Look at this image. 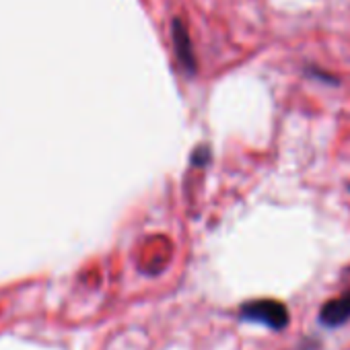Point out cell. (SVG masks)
<instances>
[{"label": "cell", "instance_id": "6da1fadb", "mask_svg": "<svg viewBox=\"0 0 350 350\" xmlns=\"http://www.w3.org/2000/svg\"><path fill=\"white\" fill-rule=\"evenodd\" d=\"M237 317L241 321L266 325V327H270L274 332H282L291 321V313H288L286 305L280 303V301H274V299L247 301V303H243L239 307Z\"/></svg>", "mask_w": 350, "mask_h": 350}, {"label": "cell", "instance_id": "7a4b0ae2", "mask_svg": "<svg viewBox=\"0 0 350 350\" xmlns=\"http://www.w3.org/2000/svg\"><path fill=\"white\" fill-rule=\"evenodd\" d=\"M317 319L323 327H342L344 323H348L350 321V291L342 293L336 299L325 301L319 309Z\"/></svg>", "mask_w": 350, "mask_h": 350}, {"label": "cell", "instance_id": "3957f363", "mask_svg": "<svg viewBox=\"0 0 350 350\" xmlns=\"http://www.w3.org/2000/svg\"><path fill=\"white\" fill-rule=\"evenodd\" d=\"M171 33H173V44H175V50H178V56L180 60L184 62V66L194 72L196 68V60H194V54H192V44H190V36L184 27L182 21H173L171 25Z\"/></svg>", "mask_w": 350, "mask_h": 350}]
</instances>
